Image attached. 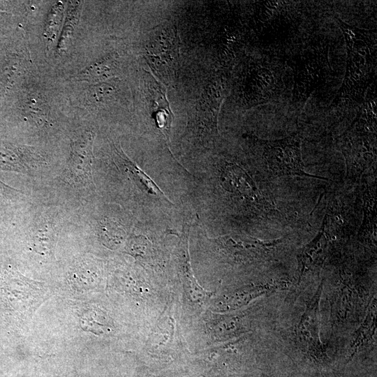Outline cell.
I'll list each match as a JSON object with an SVG mask.
<instances>
[{"mask_svg": "<svg viewBox=\"0 0 377 377\" xmlns=\"http://www.w3.org/2000/svg\"><path fill=\"white\" fill-rule=\"evenodd\" d=\"M94 138L91 132H85L72 141L70 158L63 174L70 184L79 187L92 185Z\"/></svg>", "mask_w": 377, "mask_h": 377, "instance_id": "cell-1", "label": "cell"}, {"mask_svg": "<svg viewBox=\"0 0 377 377\" xmlns=\"http://www.w3.org/2000/svg\"><path fill=\"white\" fill-rule=\"evenodd\" d=\"M220 180L227 192L253 203L260 209L276 211L261 194L247 172L237 165L226 164L221 170Z\"/></svg>", "mask_w": 377, "mask_h": 377, "instance_id": "cell-2", "label": "cell"}, {"mask_svg": "<svg viewBox=\"0 0 377 377\" xmlns=\"http://www.w3.org/2000/svg\"><path fill=\"white\" fill-rule=\"evenodd\" d=\"M228 253L244 259H263L272 253L281 239L260 240L244 235H228L218 239Z\"/></svg>", "mask_w": 377, "mask_h": 377, "instance_id": "cell-3", "label": "cell"}, {"mask_svg": "<svg viewBox=\"0 0 377 377\" xmlns=\"http://www.w3.org/2000/svg\"><path fill=\"white\" fill-rule=\"evenodd\" d=\"M322 285L308 304L300 321L297 326V334L301 343L307 349L318 354L323 352V345L320 339L319 303Z\"/></svg>", "mask_w": 377, "mask_h": 377, "instance_id": "cell-4", "label": "cell"}, {"mask_svg": "<svg viewBox=\"0 0 377 377\" xmlns=\"http://www.w3.org/2000/svg\"><path fill=\"white\" fill-rule=\"evenodd\" d=\"M267 166L275 176L299 175L325 179L306 173L300 152L295 147H279L267 153Z\"/></svg>", "mask_w": 377, "mask_h": 377, "instance_id": "cell-5", "label": "cell"}, {"mask_svg": "<svg viewBox=\"0 0 377 377\" xmlns=\"http://www.w3.org/2000/svg\"><path fill=\"white\" fill-rule=\"evenodd\" d=\"M59 227V222L52 216L45 215L37 219L31 231V248L42 256H53Z\"/></svg>", "mask_w": 377, "mask_h": 377, "instance_id": "cell-6", "label": "cell"}, {"mask_svg": "<svg viewBox=\"0 0 377 377\" xmlns=\"http://www.w3.org/2000/svg\"><path fill=\"white\" fill-rule=\"evenodd\" d=\"M326 217L316 237L297 255L299 264V281L302 276L315 266L323 262L326 255L328 240L325 230Z\"/></svg>", "mask_w": 377, "mask_h": 377, "instance_id": "cell-7", "label": "cell"}, {"mask_svg": "<svg viewBox=\"0 0 377 377\" xmlns=\"http://www.w3.org/2000/svg\"><path fill=\"white\" fill-rule=\"evenodd\" d=\"M151 85L152 91L154 92V96L156 97L154 100L156 105L151 117L154 119L156 126L161 131L167 140H169L174 115L170 108L165 89L156 80L153 81Z\"/></svg>", "mask_w": 377, "mask_h": 377, "instance_id": "cell-8", "label": "cell"}, {"mask_svg": "<svg viewBox=\"0 0 377 377\" xmlns=\"http://www.w3.org/2000/svg\"><path fill=\"white\" fill-rule=\"evenodd\" d=\"M115 151L123 167L126 172L132 175V177L140 184L147 193L153 195L165 196L163 192L159 188L156 184L133 161H131L124 151L115 147Z\"/></svg>", "mask_w": 377, "mask_h": 377, "instance_id": "cell-9", "label": "cell"}, {"mask_svg": "<svg viewBox=\"0 0 377 377\" xmlns=\"http://www.w3.org/2000/svg\"><path fill=\"white\" fill-rule=\"evenodd\" d=\"M115 71V61L112 59H104L81 71L77 75V78L86 82L103 81L114 75Z\"/></svg>", "mask_w": 377, "mask_h": 377, "instance_id": "cell-10", "label": "cell"}, {"mask_svg": "<svg viewBox=\"0 0 377 377\" xmlns=\"http://www.w3.org/2000/svg\"><path fill=\"white\" fill-rule=\"evenodd\" d=\"M376 302H374L370 306L363 323L354 334L353 341L350 345L353 353L372 338L376 327Z\"/></svg>", "mask_w": 377, "mask_h": 377, "instance_id": "cell-11", "label": "cell"}, {"mask_svg": "<svg viewBox=\"0 0 377 377\" xmlns=\"http://www.w3.org/2000/svg\"><path fill=\"white\" fill-rule=\"evenodd\" d=\"M80 12V4L71 3L67 11L66 22L59 40L58 49L65 50L71 42L75 26L77 24Z\"/></svg>", "mask_w": 377, "mask_h": 377, "instance_id": "cell-12", "label": "cell"}, {"mask_svg": "<svg viewBox=\"0 0 377 377\" xmlns=\"http://www.w3.org/2000/svg\"><path fill=\"white\" fill-rule=\"evenodd\" d=\"M64 7L61 2L57 3L50 10L45 23V36L48 40H54L59 30L64 17Z\"/></svg>", "mask_w": 377, "mask_h": 377, "instance_id": "cell-13", "label": "cell"}, {"mask_svg": "<svg viewBox=\"0 0 377 377\" xmlns=\"http://www.w3.org/2000/svg\"><path fill=\"white\" fill-rule=\"evenodd\" d=\"M364 219L362 226L363 230H373L375 226L374 218H376L375 202L369 195L365 199Z\"/></svg>", "mask_w": 377, "mask_h": 377, "instance_id": "cell-14", "label": "cell"}, {"mask_svg": "<svg viewBox=\"0 0 377 377\" xmlns=\"http://www.w3.org/2000/svg\"><path fill=\"white\" fill-rule=\"evenodd\" d=\"M112 85L106 83H100L93 86L90 91V96L93 100L101 101L105 98H108L112 94L113 88Z\"/></svg>", "mask_w": 377, "mask_h": 377, "instance_id": "cell-15", "label": "cell"}]
</instances>
